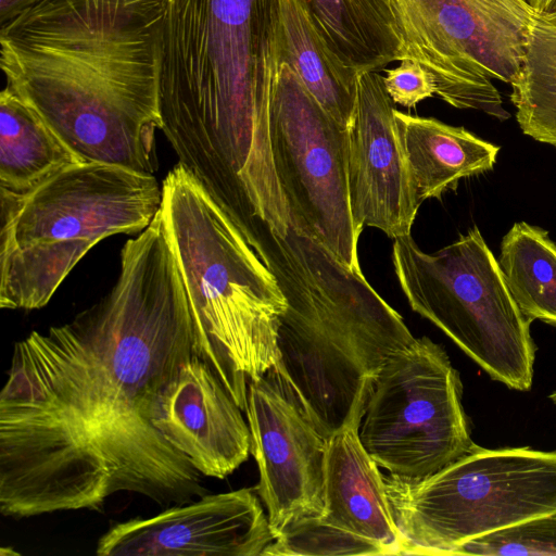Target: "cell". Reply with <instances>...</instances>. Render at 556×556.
<instances>
[{"mask_svg":"<svg viewBox=\"0 0 556 556\" xmlns=\"http://www.w3.org/2000/svg\"><path fill=\"white\" fill-rule=\"evenodd\" d=\"M194 355L198 329L159 212L125 242L106 295L14 344L0 394L1 515L98 510L118 492L161 506L203 496L201 473L151 421Z\"/></svg>","mask_w":556,"mask_h":556,"instance_id":"cell-1","label":"cell"},{"mask_svg":"<svg viewBox=\"0 0 556 556\" xmlns=\"http://www.w3.org/2000/svg\"><path fill=\"white\" fill-rule=\"evenodd\" d=\"M167 0H42L0 27L10 87L81 161L157 170Z\"/></svg>","mask_w":556,"mask_h":556,"instance_id":"cell-2","label":"cell"},{"mask_svg":"<svg viewBox=\"0 0 556 556\" xmlns=\"http://www.w3.org/2000/svg\"><path fill=\"white\" fill-rule=\"evenodd\" d=\"M278 0H167L160 74L162 131L222 207L277 223L269 108L278 73Z\"/></svg>","mask_w":556,"mask_h":556,"instance_id":"cell-3","label":"cell"},{"mask_svg":"<svg viewBox=\"0 0 556 556\" xmlns=\"http://www.w3.org/2000/svg\"><path fill=\"white\" fill-rule=\"evenodd\" d=\"M252 248L287 302L267 374L328 438L367 404L383 364L415 337L363 273L291 226L285 235L263 226Z\"/></svg>","mask_w":556,"mask_h":556,"instance_id":"cell-4","label":"cell"},{"mask_svg":"<svg viewBox=\"0 0 556 556\" xmlns=\"http://www.w3.org/2000/svg\"><path fill=\"white\" fill-rule=\"evenodd\" d=\"M161 214L194 316L199 355L245 410L249 383L278 361L285 295L238 228L180 164L162 182Z\"/></svg>","mask_w":556,"mask_h":556,"instance_id":"cell-5","label":"cell"},{"mask_svg":"<svg viewBox=\"0 0 556 556\" xmlns=\"http://www.w3.org/2000/svg\"><path fill=\"white\" fill-rule=\"evenodd\" d=\"M0 199V307L37 309L99 241L143 231L161 210L162 187L153 175L80 162Z\"/></svg>","mask_w":556,"mask_h":556,"instance_id":"cell-6","label":"cell"},{"mask_svg":"<svg viewBox=\"0 0 556 556\" xmlns=\"http://www.w3.org/2000/svg\"><path fill=\"white\" fill-rule=\"evenodd\" d=\"M392 263L410 306L442 330L489 376L508 388L532 386V323L516 304L478 227L424 252L412 236L394 239Z\"/></svg>","mask_w":556,"mask_h":556,"instance_id":"cell-7","label":"cell"},{"mask_svg":"<svg viewBox=\"0 0 556 556\" xmlns=\"http://www.w3.org/2000/svg\"><path fill=\"white\" fill-rule=\"evenodd\" d=\"M383 480L402 555H454L466 541L556 513V451L478 446L425 479Z\"/></svg>","mask_w":556,"mask_h":556,"instance_id":"cell-8","label":"cell"},{"mask_svg":"<svg viewBox=\"0 0 556 556\" xmlns=\"http://www.w3.org/2000/svg\"><path fill=\"white\" fill-rule=\"evenodd\" d=\"M401 35L400 61L431 74L435 94L498 121L510 114L493 79L511 84L536 14L526 0H391Z\"/></svg>","mask_w":556,"mask_h":556,"instance_id":"cell-9","label":"cell"},{"mask_svg":"<svg viewBox=\"0 0 556 556\" xmlns=\"http://www.w3.org/2000/svg\"><path fill=\"white\" fill-rule=\"evenodd\" d=\"M463 384L428 337L394 352L379 370L359 426L368 454L390 475L421 480L475 451Z\"/></svg>","mask_w":556,"mask_h":556,"instance_id":"cell-10","label":"cell"},{"mask_svg":"<svg viewBox=\"0 0 556 556\" xmlns=\"http://www.w3.org/2000/svg\"><path fill=\"white\" fill-rule=\"evenodd\" d=\"M269 135L290 226L320 243L348 268L363 273L358 258L362 231L354 224L349 197V128L319 104L288 64L278 66Z\"/></svg>","mask_w":556,"mask_h":556,"instance_id":"cell-11","label":"cell"},{"mask_svg":"<svg viewBox=\"0 0 556 556\" xmlns=\"http://www.w3.org/2000/svg\"><path fill=\"white\" fill-rule=\"evenodd\" d=\"M247 400L256 491L277 538L323 514L326 438L269 374L249 383Z\"/></svg>","mask_w":556,"mask_h":556,"instance_id":"cell-12","label":"cell"},{"mask_svg":"<svg viewBox=\"0 0 556 556\" xmlns=\"http://www.w3.org/2000/svg\"><path fill=\"white\" fill-rule=\"evenodd\" d=\"M274 535L252 489L203 495L149 518L116 522L98 556H263Z\"/></svg>","mask_w":556,"mask_h":556,"instance_id":"cell-13","label":"cell"},{"mask_svg":"<svg viewBox=\"0 0 556 556\" xmlns=\"http://www.w3.org/2000/svg\"><path fill=\"white\" fill-rule=\"evenodd\" d=\"M394 102L377 71L358 75L349 127L348 182L356 228L381 230L391 239L409 236L420 207L395 122Z\"/></svg>","mask_w":556,"mask_h":556,"instance_id":"cell-14","label":"cell"},{"mask_svg":"<svg viewBox=\"0 0 556 556\" xmlns=\"http://www.w3.org/2000/svg\"><path fill=\"white\" fill-rule=\"evenodd\" d=\"M241 412L211 366L194 355L159 393L151 421L202 476L224 479L251 453Z\"/></svg>","mask_w":556,"mask_h":556,"instance_id":"cell-15","label":"cell"},{"mask_svg":"<svg viewBox=\"0 0 556 556\" xmlns=\"http://www.w3.org/2000/svg\"><path fill=\"white\" fill-rule=\"evenodd\" d=\"M365 407L326 438L324 509L320 520L375 541L391 555H402L403 542L387 496L383 475L359 439Z\"/></svg>","mask_w":556,"mask_h":556,"instance_id":"cell-16","label":"cell"},{"mask_svg":"<svg viewBox=\"0 0 556 556\" xmlns=\"http://www.w3.org/2000/svg\"><path fill=\"white\" fill-rule=\"evenodd\" d=\"M394 116L419 205L454 189L460 179L491 170L496 163L500 147L464 127L397 110Z\"/></svg>","mask_w":556,"mask_h":556,"instance_id":"cell-17","label":"cell"},{"mask_svg":"<svg viewBox=\"0 0 556 556\" xmlns=\"http://www.w3.org/2000/svg\"><path fill=\"white\" fill-rule=\"evenodd\" d=\"M276 61L288 64L337 122L351 126L359 73L330 51L299 0H278Z\"/></svg>","mask_w":556,"mask_h":556,"instance_id":"cell-18","label":"cell"},{"mask_svg":"<svg viewBox=\"0 0 556 556\" xmlns=\"http://www.w3.org/2000/svg\"><path fill=\"white\" fill-rule=\"evenodd\" d=\"M330 51L356 72L383 68L402 56L391 0H299Z\"/></svg>","mask_w":556,"mask_h":556,"instance_id":"cell-19","label":"cell"},{"mask_svg":"<svg viewBox=\"0 0 556 556\" xmlns=\"http://www.w3.org/2000/svg\"><path fill=\"white\" fill-rule=\"evenodd\" d=\"M81 161L10 87L0 93V193L23 195Z\"/></svg>","mask_w":556,"mask_h":556,"instance_id":"cell-20","label":"cell"},{"mask_svg":"<svg viewBox=\"0 0 556 556\" xmlns=\"http://www.w3.org/2000/svg\"><path fill=\"white\" fill-rule=\"evenodd\" d=\"M500 248L497 262L519 309L556 327V243L548 232L517 222Z\"/></svg>","mask_w":556,"mask_h":556,"instance_id":"cell-21","label":"cell"},{"mask_svg":"<svg viewBox=\"0 0 556 556\" xmlns=\"http://www.w3.org/2000/svg\"><path fill=\"white\" fill-rule=\"evenodd\" d=\"M510 101L522 132L556 147V23L535 16Z\"/></svg>","mask_w":556,"mask_h":556,"instance_id":"cell-22","label":"cell"},{"mask_svg":"<svg viewBox=\"0 0 556 556\" xmlns=\"http://www.w3.org/2000/svg\"><path fill=\"white\" fill-rule=\"evenodd\" d=\"M265 555H391V552L375 541L315 518L275 538Z\"/></svg>","mask_w":556,"mask_h":556,"instance_id":"cell-23","label":"cell"},{"mask_svg":"<svg viewBox=\"0 0 556 556\" xmlns=\"http://www.w3.org/2000/svg\"><path fill=\"white\" fill-rule=\"evenodd\" d=\"M454 555L556 556V513L466 541L456 548Z\"/></svg>","mask_w":556,"mask_h":556,"instance_id":"cell-24","label":"cell"},{"mask_svg":"<svg viewBox=\"0 0 556 556\" xmlns=\"http://www.w3.org/2000/svg\"><path fill=\"white\" fill-rule=\"evenodd\" d=\"M384 88L394 103L413 108L435 94L433 77L418 62L404 59L394 68L386 70Z\"/></svg>","mask_w":556,"mask_h":556,"instance_id":"cell-25","label":"cell"},{"mask_svg":"<svg viewBox=\"0 0 556 556\" xmlns=\"http://www.w3.org/2000/svg\"><path fill=\"white\" fill-rule=\"evenodd\" d=\"M42 0H0V27L38 4Z\"/></svg>","mask_w":556,"mask_h":556,"instance_id":"cell-26","label":"cell"},{"mask_svg":"<svg viewBox=\"0 0 556 556\" xmlns=\"http://www.w3.org/2000/svg\"><path fill=\"white\" fill-rule=\"evenodd\" d=\"M534 13L541 17H551L556 14V0H526Z\"/></svg>","mask_w":556,"mask_h":556,"instance_id":"cell-27","label":"cell"},{"mask_svg":"<svg viewBox=\"0 0 556 556\" xmlns=\"http://www.w3.org/2000/svg\"><path fill=\"white\" fill-rule=\"evenodd\" d=\"M1 555H20L18 552L14 551L12 547H1Z\"/></svg>","mask_w":556,"mask_h":556,"instance_id":"cell-28","label":"cell"},{"mask_svg":"<svg viewBox=\"0 0 556 556\" xmlns=\"http://www.w3.org/2000/svg\"><path fill=\"white\" fill-rule=\"evenodd\" d=\"M553 23H556V14L554 16H551V17H544Z\"/></svg>","mask_w":556,"mask_h":556,"instance_id":"cell-29","label":"cell"},{"mask_svg":"<svg viewBox=\"0 0 556 556\" xmlns=\"http://www.w3.org/2000/svg\"><path fill=\"white\" fill-rule=\"evenodd\" d=\"M551 400L553 401L554 404H556V392H554L553 394H551Z\"/></svg>","mask_w":556,"mask_h":556,"instance_id":"cell-30","label":"cell"}]
</instances>
